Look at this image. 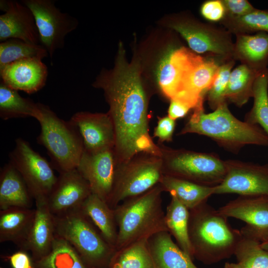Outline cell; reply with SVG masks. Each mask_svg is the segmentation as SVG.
<instances>
[{"instance_id": "cell-18", "label": "cell", "mask_w": 268, "mask_h": 268, "mask_svg": "<svg viewBox=\"0 0 268 268\" xmlns=\"http://www.w3.org/2000/svg\"><path fill=\"white\" fill-rule=\"evenodd\" d=\"M0 8V41L17 39L26 43L41 44L40 37L32 11L15 0H2Z\"/></svg>"}, {"instance_id": "cell-29", "label": "cell", "mask_w": 268, "mask_h": 268, "mask_svg": "<svg viewBox=\"0 0 268 268\" xmlns=\"http://www.w3.org/2000/svg\"><path fill=\"white\" fill-rule=\"evenodd\" d=\"M260 72L243 64L232 69L225 93L227 102L238 107L246 104L253 97L254 82Z\"/></svg>"}, {"instance_id": "cell-35", "label": "cell", "mask_w": 268, "mask_h": 268, "mask_svg": "<svg viewBox=\"0 0 268 268\" xmlns=\"http://www.w3.org/2000/svg\"><path fill=\"white\" fill-rule=\"evenodd\" d=\"M48 55L41 44H32L17 39H9L0 43V67L26 58L42 60Z\"/></svg>"}, {"instance_id": "cell-11", "label": "cell", "mask_w": 268, "mask_h": 268, "mask_svg": "<svg viewBox=\"0 0 268 268\" xmlns=\"http://www.w3.org/2000/svg\"><path fill=\"white\" fill-rule=\"evenodd\" d=\"M9 158V163L20 174L33 199H47L58 178L51 163L21 138L15 140Z\"/></svg>"}, {"instance_id": "cell-36", "label": "cell", "mask_w": 268, "mask_h": 268, "mask_svg": "<svg viewBox=\"0 0 268 268\" xmlns=\"http://www.w3.org/2000/svg\"><path fill=\"white\" fill-rule=\"evenodd\" d=\"M235 61L231 59L224 62L219 67L206 96L208 105L213 111L227 102L225 93L229 76Z\"/></svg>"}, {"instance_id": "cell-25", "label": "cell", "mask_w": 268, "mask_h": 268, "mask_svg": "<svg viewBox=\"0 0 268 268\" xmlns=\"http://www.w3.org/2000/svg\"><path fill=\"white\" fill-rule=\"evenodd\" d=\"M80 209L95 226L106 241L116 249L118 227L114 209L93 193L86 199Z\"/></svg>"}, {"instance_id": "cell-40", "label": "cell", "mask_w": 268, "mask_h": 268, "mask_svg": "<svg viewBox=\"0 0 268 268\" xmlns=\"http://www.w3.org/2000/svg\"><path fill=\"white\" fill-rule=\"evenodd\" d=\"M7 258L12 268H35L32 258L25 250L17 251Z\"/></svg>"}, {"instance_id": "cell-28", "label": "cell", "mask_w": 268, "mask_h": 268, "mask_svg": "<svg viewBox=\"0 0 268 268\" xmlns=\"http://www.w3.org/2000/svg\"><path fill=\"white\" fill-rule=\"evenodd\" d=\"M34 265L35 268H89L74 248L56 235L50 251Z\"/></svg>"}, {"instance_id": "cell-15", "label": "cell", "mask_w": 268, "mask_h": 268, "mask_svg": "<svg viewBox=\"0 0 268 268\" xmlns=\"http://www.w3.org/2000/svg\"><path fill=\"white\" fill-rule=\"evenodd\" d=\"M117 161L114 149L96 153L84 150L76 167L93 193L107 203L113 189Z\"/></svg>"}, {"instance_id": "cell-21", "label": "cell", "mask_w": 268, "mask_h": 268, "mask_svg": "<svg viewBox=\"0 0 268 268\" xmlns=\"http://www.w3.org/2000/svg\"><path fill=\"white\" fill-rule=\"evenodd\" d=\"M148 245L155 268H198L168 231L153 234L148 239Z\"/></svg>"}, {"instance_id": "cell-1", "label": "cell", "mask_w": 268, "mask_h": 268, "mask_svg": "<svg viewBox=\"0 0 268 268\" xmlns=\"http://www.w3.org/2000/svg\"><path fill=\"white\" fill-rule=\"evenodd\" d=\"M138 61L128 62L121 43L113 69L103 70L93 86L102 89L115 128L117 164L146 153L161 156L160 146L149 134L148 97Z\"/></svg>"}, {"instance_id": "cell-14", "label": "cell", "mask_w": 268, "mask_h": 268, "mask_svg": "<svg viewBox=\"0 0 268 268\" xmlns=\"http://www.w3.org/2000/svg\"><path fill=\"white\" fill-rule=\"evenodd\" d=\"M218 211L246 223L242 235L254 238L261 243L268 242V196H240L220 207Z\"/></svg>"}, {"instance_id": "cell-5", "label": "cell", "mask_w": 268, "mask_h": 268, "mask_svg": "<svg viewBox=\"0 0 268 268\" xmlns=\"http://www.w3.org/2000/svg\"><path fill=\"white\" fill-rule=\"evenodd\" d=\"M35 119L41 131L37 142L47 150L53 167L60 173L76 169L84 151L76 127L60 118L49 106L39 103Z\"/></svg>"}, {"instance_id": "cell-2", "label": "cell", "mask_w": 268, "mask_h": 268, "mask_svg": "<svg viewBox=\"0 0 268 268\" xmlns=\"http://www.w3.org/2000/svg\"><path fill=\"white\" fill-rule=\"evenodd\" d=\"M192 114L178 135L196 134L211 139L224 149L237 154L247 145L268 146V135L259 126L235 117L225 102L212 112L204 111L203 102Z\"/></svg>"}, {"instance_id": "cell-19", "label": "cell", "mask_w": 268, "mask_h": 268, "mask_svg": "<svg viewBox=\"0 0 268 268\" xmlns=\"http://www.w3.org/2000/svg\"><path fill=\"white\" fill-rule=\"evenodd\" d=\"M38 58H26L0 67L1 82L17 91L35 93L46 84L48 68Z\"/></svg>"}, {"instance_id": "cell-4", "label": "cell", "mask_w": 268, "mask_h": 268, "mask_svg": "<svg viewBox=\"0 0 268 268\" xmlns=\"http://www.w3.org/2000/svg\"><path fill=\"white\" fill-rule=\"evenodd\" d=\"M163 189L158 184L114 208L118 227L116 250L162 231H167L162 207Z\"/></svg>"}, {"instance_id": "cell-6", "label": "cell", "mask_w": 268, "mask_h": 268, "mask_svg": "<svg viewBox=\"0 0 268 268\" xmlns=\"http://www.w3.org/2000/svg\"><path fill=\"white\" fill-rule=\"evenodd\" d=\"M55 235L67 240L89 268H108L116 252L80 209L54 215Z\"/></svg>"}, {"instance_id": "cell-32", "label": "cell", "mask_w": 268, "mask_h": 268, "mask_svg": "<svg viewBox=\"0 0 268 268\" xmlns=\"http://www.w3.org/2000/svg\"><path fill=\"white\" fill-rule=\"evenodd\" d=\"M253 105L244 121L260 126L268 135V68L261 71L253 86Z\"/></svg>"}, {"instance_id": "cell-39", "label": "cell", "mask_w": 268, "mask_h": 268, "mask_svg": "<svg viewBox=\"0 0 268 268\" xmlns=\"http://www.w3.org/2000/svg\"><path fill=\"white\" fill-rule=\"evenodd\" d=\"M226 17H239L254 10L253 5L247 0H222Z\"/></svg>"}, {"instance_id": "cell-38", "label": "cell", "mask_w": 268, "mask_h": 268, "mask_svg": "<svg viewBox=\"0 0 268 268\" xmlns=\"http://www.w3.org/2000/svg\"><path fill=\"white\" fill-rule=\"evenodd\" d=\"M200 12L203 18L212 22H220L225 14L222 0H209L204 1L201 6Z\"/></svg>"}, {"instance_id": "cell-17", "label": "cell", "mask_w": 268, "mask_h": 268, "mask_svg": "<svg viewBox=\"0 0 268 268\" xmlns=\"http://www.w3.org/2000/svg\"><path fill=\"white\" fill-rule=\"evenodd\" d=\"M91 193L88 182L74 169L60 173L47 201L52 214L58 215L80 209Z\"/></svg>"}, {"instance_id": "cell-13", "label": "cell", "mask_w": 268, "mask_h": 268, "mask_svg": "<svg viewBox=\"0 0 268 268\" xmlns=\"http://www.w3.org/2000/svg\"><path fill=\"white\" fill-rule=\"evenodd\" d=\"M225 162V176L222 182L215 187L214 194L268 196V164L234 159Z\"/></svg>"}, {"instance_id": "cell-10", "label": "cell", "mask_w": 268, "mask_h": 268, "mask_svg": "<svg viewBox=\"0 0 268 268\" xmlns=\"http://www.w3.org/2000/svg\"><path fill=\"white\" fill-rule=\"evenodd\" d=\"M204 58L184 46L169 47L157 71V84L162 94L170 101L175 100L188 105L191 78Z\"/></svg>"}, {"instance_id": "cell-30", "label": "cell", "mask_w": 268, "mask_h": 268, "mask_svg": "<svg viewBox=\"0 0 268 268\" xmlns=\"http://www.w3.org/2000/svg\"><path fill=\"white\" fill-rule=\"evenodd\" d=\"M38 103L20 95L3 82L0 84V117L4 120L31 117L35 119Z\"/></svg>"}, {"instance_id": "cell-41", "label": "cell", "mask_w": 268, "mask_h": 268, "mask_svg": "<svg viewBox=\"0 0 268 268\" xmlns=\"http://www.w3.org/2000/svg\"><path fill=\"white\" fill-rule=\"evenodd\" d=\"M192 109L187 105L175 100H170L168 110V116L176 120L185 117Z\"/></svg>"}, {"instance_id": "cell-7", "label": "cell", "mask_w": 268, "mask_h": 268, "mask_svg": "<svg viewBox=\"0 0 268 268\" xmlns=\"http://www.w3.org/2000/svg\"><path fill=\"white\" fill-rule=\"evenodd\" d=\"M158 145L163 175L208 187H215L223 181L225 162L217 154Z\"/></svg>"}, {"instance_id": "cell-22", "label": "cell", "mask_w": 268, "mask_h": 268, "mask_svg": "<svg viewBox=\"0 0 268 268\" xmlns=\"http://www.w3.org/2000/svg\"><path fill=\"white\" fill-rule=\"evenodd\" d=\"M234 43L233 59L257 71L268 68V33L238 34Z\"/></svg>"}, {"instance_id": "cell-23", "label": "cell", "mask_w": 268, "mask_h": 268, "mask_svg": "<svg viewBox=\"0 0 268 268\" xmlns=\"http://www.w3.org/2000/svg\"><path fill=\"white\" fill-rule=\"evenodd\" d=\"M35 212V209L19 207L0 210V242H12L22 250L32 226Z\"/></svg>"}, {"instance_id": "cell-20", "label": "cell", "mask_w": 268, "mask_h": 268, "mask_svg": "<svg viewBox=\"0 0 268 268\" xmlns=\"http://www.w3.org/2000/svg\"><path fill=\"white\" fill-rule=\"evenodd\" d=\"M35 201L34 218L22 249L29 251L34 261L50 251L55 237L54 215L50 210L47 199H40Z\"/></svg>"}, {"instance_id": "cell-8", "label": "cell", "mask_w": 268, "mask_h": 268, "mask_svg": "<svg viewBox=\"0 0 268 268\" xmlns=\"http://www.w3.org/2000/svg\"><path fill=\"white\" fill-rule=\"evenodd\" d=\"M163 175L162 160L159 156L140 153L117 164L108 204L114 209L124 201L144 193L159 184Z\"/></svg>"}, {"instance_id": "cell-27", "label": "cell", "mask_w": 268, "mask_h": 268, "mask_svg": "<svg viewBox=\"0 0 268 268\" xmlns=\"http://www.w3.org/2000/svg\"><path fill=\"white\" fill-rule=\"evenodd\" d=\"M189 210L174 197H171L165 214L167 231L178 246L192 259L193 249L189 237Z\"/></svg>"}, {"instance_id": "cell-43", "label": "cell", "mask_w": 268, "mask_h": 268, "mask_svg": "<svg viewBox=\"0 0 268 268\" xmlns=\"http://www.w3.org/2000/svg\"><path fill=\"white\" fill-rule=\"evenodd\" d=\"M261 246L265 250L268 251V242L262 243Z\"/></svg>"}, {"instance_id": "cell-44", "label": "cell", "mask_w": 268, "mask_h": 268, "mask_svg": "<svg viewBox=\"0 0 268 268\" xmlns=\"http://www.w3.org/2000/svg\"><path fill=\"white\" fill-rule=\"evenodd\" d=\"M0 268H2V267H0Z\"/></svg>"}, {"instance_id": "cell-26", "label": "cell", "mask_w": 268, "mask_h": 268, "mask_svg": "<svg viewBox=\"0 0 268 268\" xmlns=\"http://www.w3.org/2000/svg\"><path fill=\"white\" fill-rule=\"evenodd\" d=\"M159 184L163 192H168L189 210L207 202L214 193L215 187L203 186L165 175H163Z\"/></svg>"}, {"instance_id": "cell-24", "label": "cell", "mask_w": 268, "mask_h": 268, "mask_svg": "<svg viewBox=\"0 0 268 268\" xmlns=\"http://www.w3.org/2000/svg\"><path fill=\"white\" fill-rule=\"evenodd\" d=\"M32 197L16 169L8 162L0 170V210L12 207L31 208Z\"/></svg>"}, {"instance_id": "cell-42", "label": "cell", "mask_w": 268, "mask_h": 268, "mask_svg": "<svg viewBox=\"0 0 268 268\" xmlns=\"http://www.w3.org/2000/svg\"><path fill=\"white\" fill-rule=\"evenodd\" d=\"M223 268H243L237 263H226Z\"/></svg>"}, {"instance_id": "cell-33", "label": "cell", "mask_w": 268, "mask_h": 268, "mask_svg": "<svg viewBox=\"0 0 268 268\" xmlns=\"http://www.w3.org/2000/svg\"><path fill=\"white\" fill-rule=\"evenodd\" d=\"M219 23L235 35L262 32L268 33V9L255 8L241 17H224Z\"/></svg>"}, {"instance_id": "cell-12", "label": "cell", "mask_w": 268, "mask_h": 268, "mask_svg": "<svg viewBox=\"0 0 268 268\" xmlns=\"http://www.w3.org/2000/svg\"><path fill=\"white\" fill-rule=\"evenodd\" d=\"M32 12L38 28L41 44L51 58L63 48L66 36L77 28V18L61 12L51 0H24L21 2Z\"/></svg>"}, {"instance_id": "cell-3", "label": "cell", "mask_w": 268, "mask_h": 268, "mask_svg": "<svg viewBox=\"0 0 268 268\" xmlns=\"http://www.w3.org/2000/svg\"><path fill=\"white\" fill-rule=\"evenodd\" d=\"M189 237L194 258L204 264H214L234 255L242 237L227 217L207 203L189 210Z\"/></svg>"}, {"instance_id": "cell-9", "label": "cell", "mask_w": 268, "mask_h": 268, "mask_svg": "<svg viewBox=\"0 0 268 268\" xmlns=\"http://www.w3.org/2000/svg\"><path fill=\"white\" fill-rule=\"evenodd\" d=\"M168 26L180 34L195 53L233 59L232 34L223 27L202 22L186 14L173 16Z\"/></svg>"}, {"instance_id": "cell-34", "label": "cell", "mask_w": 268, "mask_h": 268, "mask_svg": "<svg viewBox=\"0 0 268 268\" xmlns=\"http://www.w3.org/2000/svg\"><path fill=\"white\" fill-rule=\"evenodd\" d=\"M234 255L237 263L243 268H268V251L262 247L259 240L251 237L242 234Z\"/></svg>"}, {"instance_id": "cell-31", "label": "cell", "mask_w": 268, "mask_h": 268, "mask_svg": "<svg viewBox=\"0 0 268 268\" xmlns=\"http://www.w3.org/2000/svg\"><path fill=\"white\" fill-rule=\"evenodd\" d=\"M148 238L116 250L108 268H155L148 248Z\"/></svg>"}, {"instance_id": "cell-37", "label": "cell", "mask_w": 268, "mask_h": 268, "mask_svg": "<svg viewBox=\"0 0 268 268\" xmlns=\"http://www.w3.org/2000/svg\"><path fill=\"white\" fill-rule=\"evenodd\" d=\"M175 127L176 121L168 116L158 117L152 137L158 138V144H162L164 142H171L173 140Z\"/></svg>"}, {"instance_id": "cell-16", "label": "cell", "mask_w": 268, "mask_h": 268, "mask_svg": "<svg viewBox=\"0 0 268 268\" xmlns=\"http://www.w3.org/2000/svg\"><path fill=\"white\" fill-rule=\"evenodd\" d=\"M69 121L79 132L84 150L96 153L114 149L116 134L112 120L107 113L81 111L75 113Z\"/></svg>"}]
</instances>
